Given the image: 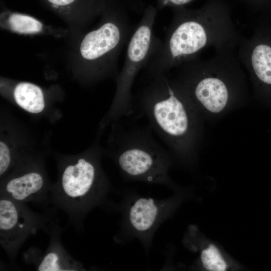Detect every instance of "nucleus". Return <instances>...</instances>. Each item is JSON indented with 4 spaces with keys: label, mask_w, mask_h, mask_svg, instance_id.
I'll return each instance as SVG.
<instances>
[{
    "label": "nucleus",
    "mask_w": 271,
    "mask_h": 271,
    "mask_svg": "<svg viewBox=\"0 0 271 271\" xmlns=\"http://www.w3.org/2000/svg\"><path fill=\"white\" fill-rule=\"evenodd\" d=\"M173 17L162 46L144 68L146 78L167 74L198 57L205 49L236 46L241 38L225 0H208L198 9L172 8Z\"/></svg>",
    "instance_id": "f257e3e1"
},
{
    "label": "nucleus",
    "mask_w": 271,
    "mask_h": 271,
    "mask_svg": "<svg viewBox=\"0 0 271 271\" xmlns=\"http://www.w3.org/2000/svg\"><path fill=\"white\" fill-rule=\"evenodd\" d=\"M215 49L210 58L199 56L174 69L182 87L204 121H215L244 106L249 99L243 66L235 49Z\"/></svg>",
    "instance_id": "f03ea898"
},
{
    "label": "nucleus",
    "mask_w": 271,
    "mask_h": 271,
    "mask_svg": "<svg viewBox=\"0 0 271 271\" xmlns=\"http://www.w3.org/2000/svg\"><path fill=\"white\" fill-rule=\"evenodd\" d=\"M148 80L133 99V108L146 117L174 158H193L202 147L205 121L174 79L160 74Z\"/></svg>",
    "instance_id": "7ed1b4c3"
},
{
    "label": "nucleus",
    "mask_w": 271,
    "mask_h": 271,
    "mask_svg": "<svg viewBox=\"0 0 271 271\" xmlns=\"http://www.w3.org/2000/svg\"><path fill=\"white\" fill-rule=\"evenodd\" d=\"M114 122L112 157L122 174L148 183H169L168 170L174 157L155 139L150 126Z\"/></svg>",
    "instance_id": "20e7f679"
},
{
    "label": "nucleus",
    "mask_w": 271,
    "mask_h": 271,
    "mask_svg": "<svg viewBox=\"0 0 271 271\" xmlns=\"http://www.w3.org/2000/svg\"><path fill=\"white\" fill-rule=\"evenodd\" d=\"M96 156L65 163L58 181L51 186L50 203L67 214L69 224L78 232L87 213L102 202L109 188Z\"/></svg>",
    "instance_id": "39448f33"
},
{
    "label": "nucleus",
    "mask_w": 271,
    "mask_h": 271,
    "mask_svg": "<svg viewBox=\"0 0 271 271\" xmlns=\"http://www.w3.org/2000/svg\"><path fill=\"white\" fill-rule=\"evenodd\" d=\"M157 14L152 5L144 10L142 19L129 41L122 69L117 77L115 98L108 119L114 121L134 112L131 88L136 76L144 70L160 49L162 41L154 33Z\"/></svg>",
    "instance_id": "423d86ee"
},
{
    "label": "nucleus",
    "mask_w": 271,
    "mask_h": 271,
    "mask_svg": "<svg viewBox=\"0 0 271 271\" xmlns=\"http://www.w3.org/2000/svg\"><path fill=\"white\" fill-rule=\"evenodd\" d=\"M105 18L99 27L84 36L80 53L97 76L113 72L118 76L119 55L134 30L123 3H118Z\"/></svg>",
    "instance_id": "0eeeda50"
},
{
    "label": "nucleus",
    "mask_w": 271,
    "mask_h": 271,
    "mask_svg": "<svg viewBox=\"0 0 271 271\" xmlns=\"http://www.w3.org/2000/svg\"><path fill=\"white\" fill-rule=\"evenodd\" d=\"M54 213V209L37 213L26 203L0 195V244L10 259H15L29 236L39 230L47 232Z\"/></svg>",
    "instance_id": "6e6552de"
},
{
    "label": "nucleus",
    "mask_w": 271,
    "mask_h": 271,
    "mask_svg": "<svg viewBox=\"0 0 271 271\" xmlns=\"http://www.w3.org/2000/svg\"><path fill=\"white\" fill-rule=\"evenodd\" d=\"M237 54L256 96H271V24L259 23L249 38H241Z\"/></svg>",
    "instance_id": "1a4fd4ad"
},
{
    "label": "nucleus",
    "mask_w": 271,
    "mask_h": 271,
    "mask_svg": "<svg viewBox=\"0 0 271 271\" xmlns=\"http://www.w3.org/2000/svg\"><path fill=\"white\" fill-rule=\"evenodd\" d=\"M51 186L39 165L23 163L2 180L0 195L23 203L47 205L50 203Z\"/></svg>",
    "instance_id": "9d476101"
},
{
    "label": "nucleus",
    "mask_w": 271,
    "mask_h": 271,
    "mask_svg": "<svg viewBox=\"0 0 271 271\" xmlns=\"http://www.w3.org/2000/svg\"><path fill=\"white\" fill-rule=\"evenodd\" d=\"M63 230L55 219L46 232L50 238L47 250L43 252L35 247L29 248L23 254L25 261L38 271L85 270L83 263L71 256L63 245L60 237Z\"/></svg>",
    "instance_id": "9b49d317"
},
{
    "label": "nucleus",
    "mask_w": 271,
    "mask_h": 271,
    "mask_svg": "<svg viewBox=\"0 0 271 271\" xmlns=\"http://www.w3.org/2000/svg\"><path fill=\"white\" fill-rule=\"evenodd\" d=\"M164 216V202L152 198H140L130 206L129 222L136 232L146 233L152 230Z\"/></svg>",
    "instance_id": "f8f14e48"
},
{
    "label": "nucleus",
    "mask_w": 271,
    "mask_h": 271,
    "mask_svg": "<svg viewBox=\"0 0 271 271\" xmlns=\"http://www.w3.org/2000/svg\"><path fill=\"white\" fill-rule=\"evenodd\" d=\"M14 96L17 103L29 112L38 113L45 107L43 92L39 86L33 83H19L14 89Z\"/></svg>",
    "instance_id": "ddd939ff"
},
{
    "label": "nucleus",
    "mask_w": 271,
    "mask_h": 271,
    "mask_svg": "<svg viewBox=\"0 0 271 271\" xmlns=\"http://www.w3.org/2000/svg\"><path fill=\"white\" fill-rule=\"evenodd\" d=\"M10 28L15 32L32 34L40 32L43 25L41 22L30 16L21 14H12L8 19Z\"/></svg>",
    "instance_id": "4468645a"
},
{
    "label": "nucleus",
    "mask_w": 271,
    "mask_h": 271,
    "mask_svg": "<svg viewBox=\"0 0 271 271\" xmlns=\"http://www.w3.org/2000/svg\"><path fill=\"white\" fill-rule=\"evenodd\" d=\"M201 258L204 266L211 271L225 270L227 265L217 248L213 244L202 250Z\"/></svg>",
    "instance_id": "2eb2a0df"
},
{
    "label": "nucleus",
    "mask_w": 271,
    "mask_h": 271,
    "mask_svg": "<svg viewBox=\"0 0 271 271\" xmlns=\"http://www.w3.org/2000/svg\"><path fill=\"white\" fill-rule=\"evenodd\" d=\"M13 160L10 149L5 143L0 142V176L4 177L5 174L13 165Z\"/></svg>",
    "instance_id": "dca6fc26"
},
{
    "label": "nucleus",
    "mask_w": 271,
    "mask_h": 271,
    "mask_svg": "<svg viewBox=\"0 0 271 271\" xmlns=\"http://www.w3.org/2000/svg\"><path fill=\"white\" fill-rule=\"evenodd\" d=\"M241 1L253 10L263 11L271 14V0Z\"/></svg>",
    "instance_id": "f3484780"
},
{
    "label": "nucleus",
    "mask_w": 271,
    "mask_h": 271,
    "mask_svg": "<svg viewBox=\"0 0 271 271\" xmlns=\"http://www.w3.org/2000/svg\"><path fill=\"white\" fill-rule=\"evenodd\" d=\"M194 0H157L156 9L161 10L165 8H171V9L184 7L190 3Z\"/></svg>",
    "instance_id": "a211bd4d"
},
{
    "label": "nucleus",
    "mask_w": 271,
    "mask_h": 271,
    "mask_svg": "<svg viewBox=\"0 0 271 271\" xmlns=\"http://www.w3.org/2000/svg\"><path fill=\"white\" fill-rule=\"evenodd\" d=\"M50 3L57 6H65L70 4L75 0H47Z\"/></svg>",
    "instance_id": "6ab92c4d"
}]
</instances>
